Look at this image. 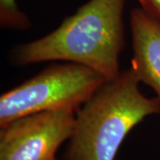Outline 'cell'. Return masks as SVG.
Here are the masks:
<instances>
[{"label": "cell", "mask_w": 160, "mask_h": 160, "mask_svg": "<svg viewBox=\"0 0 160 160\" xmlns=\"http://www.w3.org/2000/svg\"><path fill=\"white\" fill-rule=\"evenodd\" d=\"M53 160H58V159H56V158H54V159H53Z\"/></svg>", "instance_id": "ba28073f"}, {"label": "cell", "mask_w": 160, "mask_h": 160, "mask_svg": "<svg viewBox=\"0 0 160 160\" xmlns=\"http://www.w3.org/2000/svg\"><path fill=\"white\" fill-rule=\"evenodd\" d=\"M129 69L106 81L76 111L66 160H115L127 134L148 116L160 113V102L144 96Z\"/></svg>", "instance_id": "7a4b0ae2"}, {"label": "cell", "mask_w": 160, "mask_h": 160, "mask_svg": "<svg viewBox=\"0 0 160 160\" xmlns=\"http://www.w3.org/2000/svg\"><path fill=\"white\" fill-rule=\"evenodd\" d=\"M129 22L133 52L130 69L160 102V24L140 7L132 10Z\"/></svg>", "instance_id": "5b68a950"}, {"label": "cell", "mask_w": 160, "mask_h": 160, "mask_svg": "<svg viewBox=\"0 0 160 160\" xmlns=\"http://www.w3.org/2000/svg\"><path fill=\"white\" fill-rule=\"evenodd\" d=\"M140 8L160 24V0H137Z\"/></svg>", "instance_id": "52a82bcc"}, {"label": "cell", "mask_w": 160, "mask_h": 160, "mask_svg": "<svg viewBox=\"0 0 160 160\" xmlns=\"http://www.w3.org/2000/svg\"><path fill=\"white\" fill-rule=\"evenodd\" d=\"M0 25L5 29L24 30L30 27V22L18 7L16 0H0Z\"/></svg>", "instance_id": "8992f818"}, {"label": "cell", "mask_w": 160, "mask_h": 160, "mask_svg": "<svg viewBox=\"0 0 160 160\" xmlns=\"http://www.w3.org/2000/svg\"><path fill=\"white\" fill-rule=\"evenodd\" d=\"M72 110L24 116L0 126V160H53L59 147L72 136Z\"/></svg>", "instance_id": "277c9868"}, {"label": "cell", "mask_w": 160, "mask_h": 160, "mask_svg": "<svg viewBox=\"0 0 160 160\" xmlns=\"http://www.w3.org/2000/svg\"><path fill=\"white\" fill-rule=\"evenodd\" d=\"M107 80L76 63L52 64L0 97V126L45 111H77Z\"/></svg>", "instance_id": "3957f363"}, {"label": "cell", "mask_w": 160, "mask_h": 160, "mask_svg": "<svg viewBox=\"0 0 160 160\" xmlns=\"http://www.w3.org/2000/svg\"><path fill=\"white\" fill-rule=\"evenodd\" d=\"M125 6L126 0L87 1L53 31L17 46L12 53V62L24 66L62 61L86 66L107 81L114 79L121 73Z\"/></svg>", "instance_id": "6da1fadb"}]
</instances>
